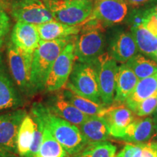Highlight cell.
I'll return each instance as SVG.
<instances>
[{"instance_id": "1", "label": "cell", "mask_w": 157, "mask_h": 157, "mask_svg": "<svg viewBox=\"0 0 157 157\" xmlns=\"http://www.w3.org/2000/svg\"><path fill=\"white\" fill-rule=\"evenodd\" d=\"M31 113L48 127L69 156L78 154L88 143L77 126L53 114L45 104L35 102L31 107Z\"/></svg>"}, {"instance_id": "2", "label": "cell", "mask_w": 157, "mask_h": 157, "mask_svg": "<svg viewBox=\"0 0 157 157\" xmlns=\"http://www.w3.org/2000/svg\"><path fill=\"white\" fill-rule=\"evenodd\" d=\"M71 42L70 38L55 41L40 40L33 55L31 81L35 92L44 90L47 78L52 66L65 47Z\"/></svg>"}, {"instance_id": "3", "label": "cell", "mask_w": 157, "mask_h": 157, "mask_svg": "<svg viewBox=\"0 0 157 157\" xmlns=\"http://www.w3.org/2000/svg\"><path fill=\"white\" fill-rule=\"evenodd\" d=\"M7 61L10 72L17 89L27 97L36 94L31 81L33 55L17 48L11 42L7 45Z\"/></svg>"}, {"instance_id": "4", "label": "cell", "mask_w": 157, "mask_h": 157, "mask_svg": "<svg viewBox=\"0 0 157 157\" xmlns=\"http://www.w3.org/2000/svg\"><path fill=\"white\" fill-rule=\"evenodd\" d=\"M69 77L65 87L96 103L103 104L95 65L76 62Z\"/></svg>"}, {"instance_id": "5", "label": "cell", "mask_w": 157, "mask_h": 157, "mask_svg": "<svg viewBox=\"0 0 157 157\" xmlns=\"http://www.w3.org/2000/svg\"><path fill=\"white\" fill-rule=\"evenodd\" d=\"M52 13L55 21L68 25H79L85 22L93 13L92 1L42 0Z\"/></svg>"}, {"instance_id": "6", "label": "cell", "mask_w": 157, "mask_h": 157, "mask_svg": "<svg viewBox=\"0 0 157 157\" xmlns=\"http://www.w3.org/2000/svg\"><path fill=\"white\" fill-rule=\"evenodd\" d=\"M17 22L38 25L54 20L42 0H1Z\"/></svg>"}, {"instance_id": "7", "label": "cell", "mask_w": 157, "mask_h": 157, "mask_svg": "<svg viewBox=\"0 0 157 157\" xmlns=\"http://www.w3.org/2000/svg\"><path fill=\"white\" fill-rule=\"evenodd\" d=\"M81 35L76 37L74 56L77 62L95 65L103 53L105 39L101 29H81Z\"/></svg>"}, {"instance_id": "8", "label": "cell", "mask_w": 157, "mask_h": 157, "mask_svg": "<svg viewBox=\"0 0 157 157\" xmlns=\"http://www.w3.org/2000/svg\"><path fill=\"white\" fill-rule=\"evenodd\" d=\"M101 102L105 106L113 103L118 68L117 61L109 52H103L95 63Z\"/></svg>"}, {"instance_id": "9", "label": "cell", "mask_w": 157, "mask_h": 157, "mask_svg": "<svg viewBox=\"0 0 157 157\" xmlns=\"http://www.w3.org/2000/svg\"><path fill=\"white\" fill-rule=\"evenodd\" d=\"M74 60V42H70L55 61L47 78L44 90L56 92L65 87L73 69Z\"/></svg>"}, {"instance_id": "10", "label": "cell", "mask_w": 157, "mask_h": 157, "mask_svg": "<svg viewBox=\"0 0 157 157\" xmlns=\"http://www.w3.org/2000/svg\"><path fill=\"white\" fill-rule=\"evenodd\" d=\"M27 115L23 109L0 114V147L5 150L17 154V141L21 123Z\"/></svg>"}, {"instance_id": "11", "label": "cell", "mask_w": 157, "mask_h": 157, "mask_svg": "<svg viewBox=\"0 0 157 157\" xmlns=\"http://www.w3.org/2000/svg\"><path fill=\"white\" fill-rule=\"evenodd\" d=\"M135 114L124 103H112L105 107L99 117L106 124L110 135L117 138H122L127 127L134 121Z\"/></svg>"}, {"instance_id": "12", "label": "cell", "mask_w": 157, "mask_h": 157, "mask_svg": "<svg viewBox=\"0 0 157 157\" xmlns=\"http://www.w3.org/2000/svg\"><path fill=\"white\" fill-rule=\"evenodd\" d=\"M127 5L124 0H95L90 17L110 26L122 22L127 16Z\"/></svg>"}, {"instance_id": "13", "label": "cell", "mask_w": 157, "mask_h": 157, "mask_svg": "<svg viewBox=\"0 0 157 157\" xmlns=\"http://www.w3.org/2000/svg\"><path fill=\"white\" fill-rule=\"evenodd\" d=\"M15 85L0 54V111L15 110L23 105L22 95Z\"/></svg>"}, {"instance_id": "14", "label": "cell", "mask_w": 157, "mask_h": 157, "mask_svg": "<svg viewBox=\"0 0 157 157\" xmlns=\"http://www.w3.org/2000/svg\"><path fill=\"white\" fill-rule=\"evenodd\" d=\"M45 105L53 114L78 127L90 117L82 113L68 101L63 95L62 92L50 96L45 103Z\"/></svg>"}, {"instance_id": "15", "label": "cell", "mask_w": 157, "mask_h": 157, "mask_svg": "<svg viewBox=\"0 0 157 157\" xmlns=\"http://www.w3.org/2000/svg\"><path fill=\"white\" fill-rule=\"evenodd\" d=\"M40 36L36 25L17 22L11 33V42L21 50L34 54L40 42Z\"/></svg>"}, {"instance_id": "16", "label": "cell", "mask_w": 157, "mask_h": 157, "mask_svg": "<svg viewBox=\"0 0 157 157\" xmlns=\"http://www.w3.org/2000/svg\"><path fill=\"white\" fill-rule=\"evenodd\" d=\"M138 52L132 33L121 31L113 37L109 53L117 62L124 63L136 56Z\"/></svg>"}, {"instance_id": "17", "label": "cell", "mask_w": 157, "mask_h": 157, "mask_svg": "<svg viewBox=\"0 0 157 157\" xmlns=\"http://www.w3.org/2000/svg\"><path fill=\"white\" fill-rule=\"evenodd\" d=\"M155 129L152 117H137L127 127L121 140L127 143H146L154 138Z\"/></svg>"}, {"instance_id": "18", "label": "cell", "mask_w": 157, "mask_h": 157, "mask_svg": "<svg viewBox=\"0 0 157 157\" xmlns=\"http://www.w3.org/2000/svg\"><path fill=\"white\" fill-rule=\"evenodd\" d=\"M40 39L42 41H55L76 36L80 32L79 25H68L52 21L36 25Z\"/></svg>"}, {"instance_id": "19", "label": "cell", "mask_w": 157, "mask_h": 157, "mask_svg": "<svg viewBox=\"0 0 157 157\" xmlns=\"http://www.w3.org/2000/svg\"><path fill=\"white\" fill-rule=\"evenodd\" d=\"M138 81V78L126 63L119 66L117 76L116 95L113 103H124L135 90Z\"/></svg>"}, {"instance_id": "20", "label": "cell", "mask_w": 157, "mask_h": 157, "mask_svg": "<svg viewBox=\"0 0 157 157\" xmlns=\"http://www.w3.org/2000/svg\"><path fill=\"white\" fill-rule=\"evenodd\" d=\"M78 129L88 143L106 141L110 137L106 124L99 116H90Z\"/></svg>"}, {"instance_id": "21", "label": "cell", "mask_w": 157, "mask_h": 157, "mask_svg": "<svg viewBox=\"0 0 157 157\" xmlns=\"http://www.w3.org/2000/svg\"><path fill=\"white\" fill-rule=\"evenodd\" d=\"M156 91L157 73L139 80L135 90L127 98L124 104L133 112L137 104L154 95Z\"/></svg>"}, {"instance_id": "22", "label": "cell", "mask_w": 157, "mask_h": 157, "mask_svg": "<svg viewBox=\"0 0 157 157\" xmlns=\"http://www.w3.org/2000/svg\"><path fill=\"white\" fill-rule=\"evenodd\" d=\"M138 51L151 58L157 51V36L148 30L144 25L130 28Z\"/></svg>"}, {"instance_id": "23", "label": "cell", "mask_w": 157, "mask_h": 157, "mask_svg": "<svg viewBox=\"0 0 157 157\" xmlns=\"http://www.w3.org/2000/svg\"><path fill=\"white\" fill-rule=\"evenodd\" d=\"M62 94L76 109L88 116H100L105 109L103 104L96 103L87 98L77 95L67 88L62 92Z\"/></svg>"}, {"instance_id": "24", "label": "cell", "mask_w": 157, "mask_h": 157, "mask_svg": "<svg viewBox=\"0 0 157 157\" xmlns=\"http://www.w3.org/2000/svg\"><path fill=\"white\" fill-rule=\"evenodd\" d=\"M35 122L33 118L27 114L21 123L17 141V154L24 156L30 149L34 137Z\"/></svg>"}, {"instance_id": "25", "label": "cell", "mask_w": 157, "mask_h": 157, "mask_svg": "<svg viewBox=\"0 0 157 157\" xmlns=\"http://www.w3.org/2000/svg\"><path fill=\"white\" fill-rule=\"evenodd\" d=\"M43 124L42 142L37 156L42 157H68L69 155L55 138L50 131Z\"/></svg>"}, {"instance_id": "26", "label": "cell", "mask_w": 157, "mask_h": 157, "mask_svg": "<svg viewBox=\"0 0 157 157\" xmlns=\"http://www.w3.org/2000/svg\"><path fill=\"white\" fill-rule=\"evenodd\" d=\"M139 80L157 73V63L153 59L146 58L142 54H137L126 63Z\"/></svg>"}, {"instance_id": "27", "label": "cell", "mask_w": 157, "mask_h": 157, "mask_svg": "<svg viewBox=\"0 0 157 157\" xmlns=\"http://www.w3.org/2000/svg\"><path fill=\"white\" fill-rule=\"evenodd\" d=\"M117 147L109 141L89 143L74 157H113Z\"/></svg>"}, {"instance_id": "28", "label": "cell", "mask_w": 157, "mask_h": 157, "mask_svg": "<svg viewBox=\"0 0 157 157\" xmlns=\"http://www.w3.org/2000/svg\"><path fill=\"white\" fill-rule=\"evenodd\" d=\"M32 118L35 122V132L34 140H33V143L31 144V146L30 149H29V152L23 157H36L39 151L41 145H42L43 135L42 122L36 116L33 115Z\"/></svg>"}, {"instance_id": "29", "label": "cell", "mask_w": 157, "mask_h": 157, "mask_svg": "<svg viewBox=\"0 0 157 157\" xmlns=\"http://www.w3.org/2000/svg\"><path fill=\"white\" fill-rule=\"evenodd\" d=\"M151 7L133 10L128 16L127 21L129 25H130V28L144 24V22L151 11Z\"/></svg>"}, {"instance_id": "30", "label": "cell", "mask_w": 157, "mask_h": 157, "mask_svg": "<svg viewBox=\"0 0 157 157\" xmlns=\"http://www.w3.org/2000/svg\"><path fill=\"white\" fill-rule=\"evenodd\" d=\"M10 30V20L7 13L5 11V9L0 5V48L2 46Z\"/></svg>"}, {"instance_id": "31", "label": "cell", "mask_w": 157, "mask_h": 157, "mask_svg": "<svg viewBox=\"0 0 157 157\" xmlns=\"http://www.w3.org/2000/svg\"><path fill=\"white\" fill-rule=\"evenodd\" d=\"M135 157H157V142L143 143Z\"/></svg>"}, {"instance_id": "32", "label": "cell", "mask_w": 157, "mask_h": 157, "mask_svg": "<svg viewBox=\"0 0 157 157\" xmlns=\"http://www.w3.org/2000/svg\"><path fill=\"white\" fill-rule=\"evenodd\" d=\"M142 143H128L125 145L121 152L117 155V157H135L140 148Z\"/></svg>"}, {"instance_id": "33", "label": "cell", "mask_w": 157, "mask_h": 157, "mask_svg": "<svg viewBox=\"0 0 157 157\" xmlns=\"http://www.w3.org/2000/svg\"><path fill=\"white\" fill-rule=\"evenodd\" d=\"M124 1L127 3V5H129L132 7H141L156 0H124Z\"/></svg>"}, {"instance_id": "34", "label": "cell", "mask_w": 157, "mask_h": 157, "mask_svg": "<svg viewBox=\"0 0 157 157\" xmlns=\"http://www.w3.org/2000/svg\"><path fill=\"white\" fill-rule=\"evenodd\" d=\"M0 157H17V154L10 152L0 147Z\"/></svg>"}, {"instance_id": "35", "label": "cell", "mask_w": 157, "mask_h": 157, "mask_svg": "<svg viewBox=\"0 0 157 157\" xmlns=\"http://www.w3.org/2000/svg\"><path fill=\"white\" fill-rule=\"evenodd\" d=\"M153 121H154V129H155V134L154 138H157V107L155 109V111L153 113Z\"/></svg>"}, {"instance_id": "36", "label": "cell", "mask_w": 157, "mask_h": 157, "mask_svg": "<svg viewBox=\"0 0 157 157\" xmlns=\"http://www.w3.org/2000/svg\"><path fill=\"white\" fill-rule=\"evenodd\" d=\"M151 59H153V60H155V61H156V63H157V51L156 52H155L154 53V56H152V58H151Z\"/></svg>"}, {"instance_id": "37", "label": "cell", "mask_w": 157, "mask_h": 157, "mask_svg": "<svg viewBox=\"0 0 157 157\" xmlns=\"http://www.w3.org/2000/svg\"><path fill=\"white\" fill-rule=\"evenodd\" d=\"M69 1H92L95 2V0H69Z\"/></svg>"}, {"instance_id": "38", "label": "cell", "mask_w": 157, "mask_h": 157, "mask_svg": "<svg viewBox=\"0 0 157 157\" xmlns=\"http://www.w3.org/2000/svg\"><path fill=\"white\" fill-rule=\"evenodd\" d=\"M36 157H42V156H36Z\"/></svg>"}, {"instance_id": "39", "label": "cell", "mask_w": 157, "mask_h": 157, "mask_svg": "<svg viewBox=\"0 0 157 157\" xmlns=\"http://www.w3.org/2000/svg\"><path fill=\"white\" fill-rule=\"evenodd\" d=\"M113 157H117V156H116V155H115V156H113Z\"/></svg>"}]
</instances>
